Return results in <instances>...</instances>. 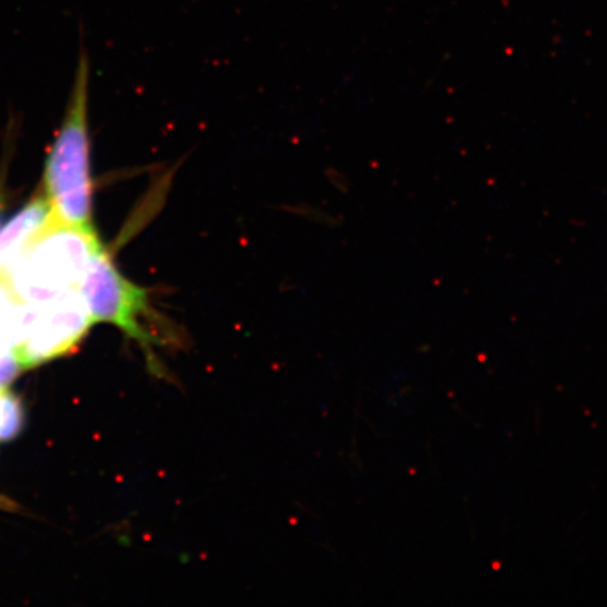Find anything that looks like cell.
I'll list each match as a JSON object with an SVG mask.
<instances>
[{
  "label": "cell",
  "mask_w": 607,
  "mask_h": 607,
  "mask_svg": "<svg viewBox=\"0 0 607 607\" xmlns=\"http://www.w3.org/2000/svg\"><path fill=\"white\" fill-rule=\"evenodd\" d=\"M24 428L23 402L8 388L0 391V442L16 439Z\"/></svg>",
  "instance_id": "cell-7"
},
{
  "label": "cell",
  "mask_w": 607,
  "mask_h": 607,
  "mask_svg": "<svg viewBox=\"0 0 607 607\" xmlns=\"http://www.w3.org/2000/svg\"><path fill=\"white\" fill-rule=\"evenodd\" d=\"M26 371L15 348L0 349V391L6 390L17 376Z\"/></svg>",
  "instance_id": "cell-8"
},
{
  "label": "cell",
  "mask_w": 607,
  "mask_h": 607,
  "mask_svg": "<svg viewBox=\"0 0 607 607\" xmlns=\"http://www.w3.org/2000/svg\"><path fill=\"white\" fill-rule=\"evenodd\" d=\"M93 324H112L137 343L147 359L148 371L168 380L162 353L182 348V336L168 318L156 310L148 289L128 279L116 266L103 242L95 252L79 284Z\"/></svg>",
  "instance_id": "cell-1"
},
{
  "label": "cell",
  "mask_w": 607,
  "mask_h": 607,
  "mask_svg": "<svg viewBox=\"0 0 607 607\" xmlns=\"http://www.w3.org/2000/svg\"><path fill=\"white\" fill-rule=\"evenodd\" d=\"M100 244L96 231L81 230L52 218L3 276L24 303H47L79 289L90 258Z\"/></svg>",
  "instance_id": "cell-3"
},
{
  "label": "cell",
  "mask_w": 607,
  "mask_h": 607,
  "mask_svg": "<svg viewBox=\"0 0 607 607\" xmlns=\"http://www.w3.org/2000/svg\"><path fill=\"white\" fill-rule=\"evenodd\" d=\"M88 88V61L82 58L67 114L45 162L43 193L54 220L81 230L96 231L93 223Z\"/></svg>",
  "instance_id": "cell-2"
},
{
  "label": "cell",
  "mask_w": 607,
  "mask_h": 607,
  "mask_svg": "<svg viewBox=\"0 0 607 607\" xmlns=\"http://www.w3.org/2000/svg\"><path fill=\"white\" fill-rule=\"evenodd\" d=\"M31 310L33 305L20 300L8 279L0 274V349L19 345L29 325Z\"/></svg>",
  "instance_id": "cell-6"
},
{
  "label": "cell",
  "mask_w": 607,
  "mask_h": 607,
  "mask_svg": "<svg viewBox=\"0 0 607 607\" xmlns=\"http://www.w3.org/2000/svg\"><path fill=\"white\" fill-rule=\"evenodd\" d=\"M93 325L81 291L69 290L33 305L22 341L15 346L17 356L26 370L67 356L78 349Z\"/></svg>",
  "instance_id": "cell-4"
},
{
  "label": "cell",
  "mask_w": 607,
  "mask_h": 607,
  "mask_svg": "<svg viewBox=\"0 0 607 607\" xmlns=\"http://www.w3.org/2000/svg\"><path fill=\"white\" fill-rule=\"evenodd\" d=\"M52 220L51 207L44 193H38L0 227V274H5L20 252Z\"/></svg>",
  "instance_id": "cell-5"
}]
</instances>
